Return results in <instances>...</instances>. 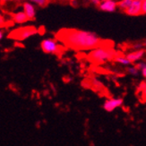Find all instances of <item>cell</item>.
Returning <instances> with one entry per match:
<instances>
[{
  "mask_svg": "<svg viewBox=\"0 0 146 146\" xmlns=\"http://www.w3.org/2000/svg\"><path fill=\"white\" fill-rule=\"evenodd\" d=\"M56 39L74 50H90L100 46H110L94 33L76 29H62L56 33Z\"/></svg>",
  "mask_w": 146,
  "mask_h": 146,
  "instance_id": "obj_1",
  "label": "cell"
},
{
  "mask_svg": "<svg viewBox=\"0 0 146 146\" xmlns=\"http://www.w3.org/2000/svg\"><path fill=\"white\" fill-rule=\"evenodd\" d=\"M118 55L119 53L110 48V46H100L92 49L89 53L88 58L96 64H103L105 62L114 60Z\"/></svg>",
  "mask_w": 146,
  "mask_h": 146,
  "instance_id": "obj_2",
  "label": "cell"
},
{
  "mask_svg": "<svg viewBox=\"0 0 146 146\" xmlns=\"http://www.w3.org/2000/svg\"><path fill=\"white\" fill-rule=\"evenodd\" d=\"M38 29L33 26H26V27H22L18 28L15 31H11L9 34V38L18 40H23L25 39H28L29 37L33 36L38 33Z\"/></svg>",
  "mask_w": 146,
  "mask_h": 146,
  "instance_id": "obj_3",
  "label": "cell"
},
{
  "mask_svg": "<svg viewBox=\"0 0 146 146\" xmlns=\"http://www.w3.org/2000/svg\"><path fill=\"white\" fill-rule=\"evenodd\" d=\"M40 47L45 53L48 54H59L62 50V46L52 39H46L42 40Z\"/></svg>",
  "mask_w": 146,
  "mask_h": 146,
  "instance_id": "obj_4",
  "label": "cell"
},
{
  "mask_svg": "<svg viewBox=\"0 0 146 146\" xmlns=\"http://www.w3.org/2000/svg\"><path fill=\"white\" fill-rule=\"evenodd\" d=\"M124 104V100L122 98H111L108 99L103 103V109L107 112H113Z\"/></svg>",
  "mask_w": 146,
  "mask_h": 146,
  "instance_id": "obj_5",
  "label": "cell"
},
{
  "mask_svg": "<svg viewBox=\"0 0 146 146\" xmlns=\"http://www.w3.org/2000/svg\"><path fill=\"white\" fill-rule=\"evenodd\" d=\"M128 15H142V2L138 0H134L129 7L125 11Z\"/></svg>",
  "mask_w": 146,
  "mask_h": 146,
  "instance_id": "obj_6",
  "label": "cell"
},
{
  "mask_svg": "<svg viewBox=\"0 0 146 146\" xmlns=\"http://www.w3.org/2000/svg\"><path fill=\"white\" fill-rule=\"evenodd\" d=\"M146 51L144 49H139V50H135V51L130 52L126 55L125 56L131 63H135L137 61H140L145 55Z\"/></svg>",
  "mask_w": 146,
  "mask_h": 146,
  "instance_id": "obj_7",
  "label": "cell"
},
{
  "mask_svg": "<svg viewBox=\"0 0 146 146\" xmlns=\"http://www.w3.org/2000/svg\"><path fill=\"white\" fill-rule=\"evenodd\" d=\"M117 6V2L114 1V0H105L102 1L101 4L99 5L100 10H103L106 12H113L115 11Z\"/></svg>",
  "mask_w": 146,
  "mask_h": 146,
  "instance_id": "obj_8",
  "label": "cell"
},
{
  "mask_svg": "<svg viewBox=\"0 0 146 146\" xmlns=\"http://www.w3.org/2000/svg\"><path fill=\"white\" fill-rule=\"evenodd\" d=\"M23 12L26 14L29 19H33L35 17V9L33 5L30 3H24L23 4Z\"/></svg>",
  "mask_w": 146,
  "mask_h": 146,
  "instance_id": "obj_9",
  "label": "cell"
},
{
  "mask_svg": "<svg viewBox=\"0 0 146 146\" xmlns=\"http://www.w3.org/2000/svg\"><path fill=\"white\" fill-rule=\"evenodd\" d=\"M13 20L17 23H23L29 20L28 16L24 12H18L13 15Z\"/></svg>",
  "mask_w": 146,
  "mask_h": 146,
  "instance_id": "obj_10",
  "label": "cell"
},
{
  "mask_svg": "<svg viewBox=\"0 0 146 146\" xmlns=\"http://www.w3.org/2000/svg\"><path fill=\"white\" fill-rule=\"evenodd\" d=\"M114 61H116L117 63H118V64L122 66H129L132 64L125 56H121V55H118L117 58L114 59Z\"/></svg>",
  "mask_w": 146,
  "mask_h": 146,
  "instance_id": "obj_11",
  "label": "cell"
},
{
  "mask_svg": "<svg viewBox=\"0 0 146 146\" xmlns=\"http://www.w3.org/2000/svg\"><path fill=\"white\" fill-rule=\"evenodd\" d=\"M133 1H134V0H120V1L117 3V6L125 12L131 5Z\"/></svg>",
  "mask_w": 146,
  "mask_h": 146,
  "instance_id": "obj_12",
  "label": "cell"
},
{
  "mask_svg": "<svg viewBox=\"0 0 146 146\" xmlns=\"http://www.w3.org/2000/svg\"><path fill=\"white\" fill-rule=\"evenodd\" d=\"M139 70H140L142 75L144 78H146V62H140L135 66Z\"/></svg>",
  "mask_w": 146,
  "mask_h": 146,
  "instance_id": "obj_13",
  "label": "cell"
},
{
  "mask_svg": "<svg viewBox=\"0 0 146 146\" xmlns=\"http://www.w3.org/2000/svg\"><path fill=\"white\" fill-rule=\"evenodd\" d=\"M127 72L128 74H130L131 75H134V76H137L140 73V70L136 67V66H129L127 68Z\"/></svg>",
  "mask_w": 146,
  "mask_h": 146,
  "instance_id": "obj_14",
  "label": "cell"
},
{
  "mask_svg": "<svg viewBox=\"0 0 146 146\" xmlns=\"http://www.w3.org/2000/svg\"><path fill=\"white\" fill-rule=\"evenodd\" d=\"M30 1L37 4L40 6H46L48 4V0H30Z\"/></svg>",
  "mask_w": 146,
  "mask_h": 146,
  "instance_id": "obj_15",
  "label": "cell"
},
{
  "mask_svg": "<svg viewBox=\"0 0 146 146\" xmlns=\"http://www.w3.org/2000/svg\"><path fill=\"white\" fill-rule=\"evenodd\" d=\"M92 82V84L95 86V88H96V89H102V88H103V84H102V82H100L98 79H95V78H93Z\"/></svg>",
  "mask_w": 146,
  "mask_h": 146,
  "instance_id": "obj_16",
  "label": "cell"
},
{
  "mask_svg": "<svg viewBox=\"0 0 146 146\" xmlns=\"http://www.w3.org/2000/svg\"><path fill=\"white\" fill-rule=\"evenodd\" d=\"M142 14H146V0L142 2Z\"/></svg>",
  "mask_w": 146,
  "mask_h": 146,
  "instance_id": "obj_17",
  "label": "cell"
},
{
  "mask_svg": "<svg viewBox=\"0 0 146 146\" xmlns=\"http://www.w3.org/2000/svg\"><path fill=\"white\" fill-rule=\"evenodd\" d=\"M142 92L144 96L146 97V82H144V84L142 85Z\"/></svg>",
  "mask_w": 146,
  "mask_h": 146,
  "instance_id": "obj_18",
  "label": "cell"
},
{
  "mask_svg": "<svg viewBox=\"0 0 146 146\" xmlns=\"http://www.w3.org/2000/svg\"><path fill=\"white\" fill-rule=\"evenodd\" d=\"M92 2L94 5H100L101 4V2H102V0H92Z\"/></svg>",
  "mask_w": 146,
  "mask_h": 146,
  "instance_id": "obj_19",
  "label": "cell"
},
{
  "mask_svg": "<svg viewBox=\"0 0 146 146\" xmlns=\"http://www.w3.org/2000/svg\"><path fill=\"white\" fill-rule=\"evenodd\" d=\"M4 25H5V20L2 17V15H0V26H4Z\"/></svg>",
  "mask_w": 146,
  "mask_h": 146,
  "instance_id": "obj_20",
  "label": "cell"
},
{
  "mask_svg": "<svg viewBox=\"0 0 146 146\" xmlns=\"http://www.w3.org/2000/svg\"><path fill=\"white\" fill-rule=\"evenodd\" d=\"M3 38V33H2V31H0V40H1Z\"/></svg>",
  "mask_w": 146,
  "mask_h": 146,
  "instance_id": "obj_21",
  "label": "cell"
},
{
  "mask_svg": "<svg viewBox=\"0 0 146 146\" xmlns=\"http://www.w3.org/2000/svg\"><path fill=\"white\" fill-rule=\"evenodd\" d=\"M3 2H7V1H12V0H2Z\"/></svg>",
  "mask_w": 146,
  "mask_h": 146,
  "instance_id": "obj_22",
  "label": "cell"
},
{
  "mask_svg": "<svg viewBox=\"0 0 146 146\" xmlns=\"http://www.w3.org/2000/svg\"><path fill=\"white\" fill-rule=\"evenodd\" d=\"M143 47H146V40L143 42Z\"/></svg>",
  "mask_w": 146,
  "mask_h": 146,
  "instance_id": "obj_23",
  "label": "cell"
},
{
  "mask_svg": "<svg viewBox=\"0 0 146 146\" xmlns=\"http://www.w3.org/2000/svg\"><path fill=\"white\" fill-rule=\"evenodd\" d=\"M69 1H74V0H69Z\"/></svg>",
  "mask_w": 146,
  "mask_h": 146,
  "instance_id": "obj_24",
  "label": "cell"
},
{
  "mask_svg": "<svg viewBox=\"0 0 146 146\" xmlns=\"http://www.w3.org/2000/svg\"><path fill=\"white\" fill-rule=\"evenodd\" d=\"M102 1H105V0H102Z\"/></svg>",
  "mask_w": 146,
  "mask_h": 146,
  "instance_id": "obj_25",
  "label": "cell"
},
{
  "mask_svg": "<svg viewBox=\"0 0 146 146\" xmlns=\"http://www.w3.org/2000/svg\"><path fill=\"white\" fill-rule=\"evenodd\" d=\"M145 62H146V59H145Z\"/></svg>",
  "mask_w": 146,
  "mask_h": 146,
  "instance_id": "obj_26",
  "label": "cell"
}]
</instances>
